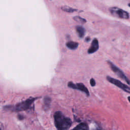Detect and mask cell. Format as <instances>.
I'll return each mask as SVG.
<instances>
[{"label": "cell", "instance_id": "cell-1", "mask_svg": "<svg viewBox=\"0 0 130 130\" xmlns=\"http://www.w3.org/2000/svg\"><path fill=\"white\" fill-rule=\"evenodd\" d=\"M54 119L57 130H67L72 125L71 119L66 117L60 111H56L54 113Z\"/></svg>", "mask_w": 130, "mask_h": 130}, {"label": "cell", "instance_id": "cell-2", "mask_svg": "<svg viewBox=\"0 0 130 130\" xmlns=\"http://www.w3.org/2000/svg\"><path fill=\"white\" fill-rule=\"evenodd\" d=\"M37 98H30L27 100L18 103L14 107V110L16 111H22L29 109Z\"/></svg>", "mask_w": 130, "mask_h": 130}, {"label": "cell", "instance_id": "cell-3", "mask_svg": "<svg viewBox=\"0 0 130 130\" xmlns=\"http://www.w3.org/2000/svg\"><path fill=\"white\" fill-rule=\"evenodd\" d=\"M108 63L110 67L112 70L121 79L124 80L128 84H129V79L127 78V77L125 75L124 73L117 66H116L115 64H114L111 61H108Z\"/></svg>", "mask_w": 130, "mask_h": 130}, {"label": "cell", "instance_id": "cell-4", "mask_svg": "<svg viewBox=\"0 0 130 130\" xmlns=\"http://www.w3.org/2000/svg\"><path fill=\"white\" fill-rule=\"evenodd\" d=\"M107 79L109 82H110L112 84L115 85V86H117L118 87L120 88V89H122L123 90H124L126 92H127L128 93L130 92V89H129V86H128L127 85L123 84L120 81H119L118 80H117L115 78H112L110 76H107Z\"/></svg>", "mask_w": 130, "mask_h": 130}, {"label": "cell", "instance_id": "cell-5", "mask_svg": "<svg viewBox=\"0 0 130 130\" xmlns=\"http://www.w3.org/2000/svg\"><path fill=\"white\" fill-rule=\"evenodd\" d=\"M110 12L113 15L118 17L122 19H128L129 14L125 11L118 8H112L110 10Z\"/></svg>", "mask_w": 130, "mask_h": 130}, {"label": "cell", "instance_id": "cell-6", "mask_svg": "<svg viewBox=\"0 0 130 130\" xmlns=\"http://www.w3.org/2000/svg\"><path fill=\"white\" fill-rule=\"evenodd\" d=\"M68 86L69 88L74 89H77L83 92L88 96L89 95V92L88 91V89L82 83H78L75 84L72 82H69L68 83Z\"/></svg>", "mask_w": 130, "mask_h": 130}, {"label": "cell", "instance_id": "cell-7", "mask_svg": "<svg viewBox=\"0 0 130 130\" xmlns=\"http://www.w3.org/2000/svg\"><path fill=\"white\" fill-rule=\"evenodd\" d=\"M99 47V45L98 40L96 39H93V40L91 43L90 48L88 50V53L89 54L94 53L98 50Z\"/></svg>", "mask_w": 130, "mask_h": 130}, {"label": "cell", "instance_id": "cell-8", "mask_svg": "<svg viewBox=\"0 0 130 130\" xmlns=\"http://www.w3.org/2000/svg\"><path fill=\"white\" fill-rule=\"evenodd\" d=\"M72 130H88V126L85 123H81L77 125Z\"/></svg>", "mask_w": 130, "mask_h": 130}, {"label": "cell", "instance_id": "cell-9", "mask_svg": "<svg viewBox=\"0 0 130 130\" xmlns=\"http://www.w3.org/2000/svg\"><path fill=\"white\" fill-rule=\"evenodd\" d=\"M76 31L80 38H83L85 34V29L81 26H77L76 27Z\"/></svg>", "mask_w": 130, "mask_h": 130}, {"label": "cell", "instance_id": "cell-10", "mask_svg": "<svg viewBox=\"0 0 130 130\" xmlns=\"http://www.w3.org/2000/svg\"><path fill=\"white\" fill-rule=\"evenodd\" d=\"M67 47L71 50H75L76 49L78 46V43L75 42H73V41H71V42H69L67 43L66 44Z\"/></svg>", "mask_w": 130, "mask_h": 130}, {"label": "cell", "instance_id": "cell-11", "mask_svg": "<svg viewBox=\"0 0 130 130\" xmlns=\"http://www.w3.org/2000/svg\"><path fill=\"white\" fill-rule=\"evenodd\" d=\"M51 99L50 97L48 96H46L44 99V107L45 109L47 108L48 109L50 107V103H51Z\"/></svg>", "mask_w": 130, "mask_h": 130}, {"label": "cell", "instance_id": "cell-12", "mask_svg": "<svg viewBox=\"0 0 130 130\" xmlns=\"http://www.w3.org/2000/svg\"><path fill=\"white\" fill-rule=\"evenodd\" d=\"M61 9L65 11V12H68V13H72L75 11H76L77 10L76 9H74L72 8H70L69 7H67V6H64V7H62L61 8Z\"/></svg>", "mask_w": 130, "mask_h": 130}, {"label": "cell", "instance_id": "cell-13", "mask_svg": "<svg viewBox=\"0 0 130 130\" xmlns=\"http://www.w3.org/2000/svg\"><path fill=\"white\" fill-rule=\"evenodd\" d=\"M73 19H74L75 21H76V22H79V23H85L86 22V20L81 17H79L78 16H76L75 17H74L73 18Z\"/></svg>", "mask_w": 130, "mask_h": 130}, {"label": "cell", "instance_id": "cell-14", "mask_svg": "<svg viewBox=\"0 0 130 130\" xmlns=\"http://www.w3.org/2000/svg\"><path fill=\"white\" fill-rule=\"evenodd\" d=\"M90 83L91 86H94L95 85V81L94 79L91 78L90 80Z\"/></svg>", "mask_w": 130, "mask_h": 130}, {"label": "cell", "instance_id": "cell-15", "mask_svg": "<svg viewBox=\"0 0 130 130\" xmlns=\"http://www.w3.org/2000/svg\"><path fill=\"white\" fill-rule=\"evenodd\" d=\"M0 130H4V125L1 121H0Z\"/></svg>", "mask_w": 130, "mask_h": 130}]
</instances>
